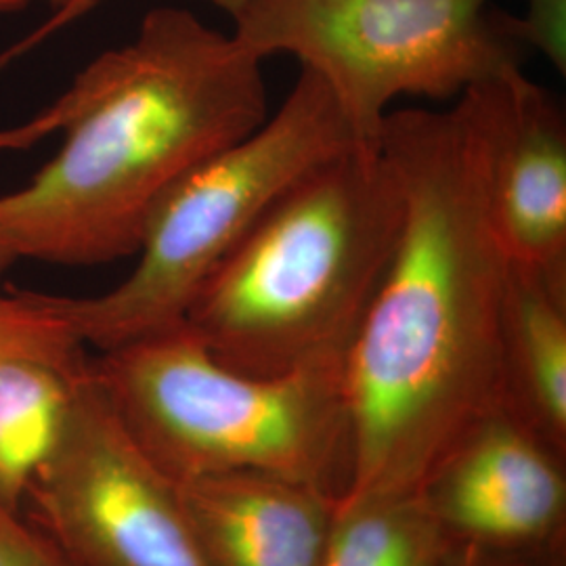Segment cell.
<instances>
[{"label":"cell","instance_id":"cell-8","mask_svg":"<svg viewBox=\"0 0 566 566\" xmlns=\"http://www.w3.org/2000/svg\"><path fill=\"white\" fill-rule=\"evenodd\" d=\"M420 495L455 546L544 556L566 549V453L497 407Z\"/></svg>","mask_w":566,"mask_h":566},{"label":"cell","instance_id":"cell-11","mask_svg":"<svg viewBox=\"0 0 566 566\" xmlns=\"http://www.w3.org/2000/svg\"><path fill=\"white\" fill-rule=\"evenodd\" d=\"M504 407L566 453V292L507 264L502 313Z\"/></svg>","mask_w":566,"mask_h":566},{"label":"cell","instance_id":"cell-19","mask_svg":"<svg viewBox=\"0 0 566 566\" xmlns=\"http://www.w3.org/2000/svg\"><path fill=\"white\" fill-rule=\"evenodd\" d=\"M53 7V21L49 23L51 28L65 25L70 21L78 20L86 11H91L97 0H46Z\"/></svg>","mask_w":566,"mask_h":566},{"label":"cell","instance_id":"cell-10","mask_svg":"<svg viewBox=\"0 0 566 566\" xmlns=\"http://www.w3.org/2000/svg\"><path fill=\"white\" fill-rule=\"evenodd\" d=\"M208 566H319L338 500L269 472L179 483Z\"/></svg>","mask_w":566,"mask_h":566},{"label":"cell","instance_id":"cell-17","mask_svg":"<svg viewBox=\"0 0 566 566\" xmlns=\"http://www.w3.org/2000/svg\"><path fill=\"white\" fill-rule=\"evenodd\" d=\"M446 566H566V549L544 556L510 554L485 547L455 546Z\"/></svg>","mask_w":566,"mask_h":566},{"label":"cell","instance_id":"cell-16","mask_svg":"<svg viewBox=\"0 0 566 566\" xmlns=\"http://www.w3.org/2000/svg\"><path fill=\"white\" fill-rule=\"evenodd\" d=\"M0 566H72L53 539L21 510L0 500Z\"/></svg>","mask_w":566,"mask_h":566},{"label":"cell","instance_id":"cell-1","mask_svg":"<svg viewBox=\"0 0 566 566\" xmlns=\"http://www.w3.org/2000/svg\"><path fill=\"white\" fill-rule=\"evenodd\" d=\"M486 118L489 82L446 112L401 109L382 124L403 227L344 355L350 479L338 504L420 493L504 405L507 261L486 206Z\"/></svg>","mask_w":566,"mask_h":566},{"label":"cell","instance_id":"cell-15","mask_svg":"<svg viewBox=\"0 0 566 566\" xmlns=\"http://www.w3.org/2000/svg\"><path fill=\"white\" fill-rule=\"evenodd\" d=\"M526 4L523 18L502 11L507 34L521 46L542 51L552 65L565 74L566 0H528Z\"/></svg>","mask_w":566,"mask_h":566},{"label":"cell","instance_id":"cell-12","mask_svg":"<svg viewBox=\"0 0 566 566\" xmlns=\"http://www.w3.org/2000/svg\"><path fill=\"white\" fill-rule=\"evenodd\" d=\"M88 350L74 361H0V500L21 510L25 493L61 441Z\"/></svg>","mask_w":566,"mask_h":566},{"label":"cell","instance_id":"cell-3","mask_svg":"<svg viewBox=\"0 0 566 566\" xmlns=\"http://www.w3.org/2000/svg\"><path fill=\"white\" fill-rule=\"evenodd\" d=\"M382 149L350 147L271 203L206 280L187 327L221 364L273 378L344 361L403 227Z\"/></svg>","mask_w":566,"mask_h":566},{"label":"cell","instance_id":"cell-22","mask_svg":"<svg viewBox=\"0 0 566 566\" xmlns=\"http://www.w3.org/2000/svg\"><path fill=\"white\" fill-rule=\"evenodd\" d=\"M13 263H15V261H13V259H11L7 252H2V250H0V283H2L4 273L9 271V266H11Z\"/></svg>","mask_w":566,"mask_h":566},{"label":"cell","instance_id":"cell-9","mask_svg":"<svg viewBox=\"0 0 566 566\" xmlns=\"http://www.w3.org/2000/svg\"><path fill=\"white\" fill-rule=\"evenodd\" d=\"M485 189L507 264L566 292V120L523 67L489 82Z\"/></svg>","mask_w":566,"mask_h":566},{"label":"cell","instance_id":"cell-14","mask_svg":"<svg viewBox=\"0 0 566 566\" xmlns=\"http://www.w3.org/2000/svg\"><path fill=\"white\" fill-rule=\"evenodd\" d=\"M86 346L49 301V294L0 290V361L42 357L74 361Z\"/></svg>","mask_w":566,"mask_h":566},{"label":"cell","instance_id":"cell-13","mask_svg":"<svg viewBox=\"0 0 566 566\" xmlns=\"http://www.w3.org/2000/svg\"><path fill=\"white\" fill-rule=\"evenodd\" d=\"M455 544L420 493L338 504L319 566H446Z\"/></svg>","mask_w":566,"mask_h":566},{"label":"cell","instance_id":"cell-2","mask_svg":"<svg viewBox=\"0 0 566 566\" xmlns=\"http://www.w3.org/2000/svg\"><path fill=\"white\" fill-rule=\"evenodd\" d=\"M263 61L193 13L158 7L53 103L65 135L32 181L0 196L13 261L91 266L137 254L166 191L266 120Z\"/></svg>","mask_w":566,"mask_h":566},{"label":"cell","instance_id":"cell-6","mask_svg":"<svg viewBox=\"0 0 566 566\" xmlns=\"http://www.w3.org/2000/svg\"><path fill=\"white\" fill-rule=\"evenodd\" d=\"M491 0H245L233 39L264 61L290 53L325 82L357 147L378 149L386 107L460 99L523 63Z\"/></svg>","mask_w":566,"mask_h":566},{"label":"cell","instance_id":"cell-4","mask_svg":"<svg viewBox=\"0 0 566 566\" xmlns=\"http://www.w3.org/2000/svg\"><path fill=\"white\" fill-rule=\"evenodd\" d=\"M343 364L248 376L221 364L185 322L91 355L122 424L172 481L269 472L338 502L350 479Z\"/></svg>","mask_w":566,"mask_h":566},{"label":"cell","instance_id":"cell-21","mask_svg":"<svg viewBox=\"0 0 566 566\" xmlns=\"http://www.w3.org/2000/svg\"><path fill=\"white\" fill-rule=\"evenodd\" d=\"M30 0H0V13H7V11H18L23 9Z\"/></svg>","mask_w":566,"mask_h":566},{"label":"cell","instance_id":"cell-18","mask_svg":"<svg viewBox=\"0 0 566 566\" xmlns=\"http://www.w3.org/2000/svg\"><path fill=\"white\" fill-rule=\"evenodd\" d=\"M23 49H25V44L15 46L11 53L2 55L0 57V65L4 63V60H9L11 55L20 53ZM57 126H60V120H57L55 109L46 107L34 120L25 122V124H20V126H13V128H2L0 130V154L30 149L36 143L42 142L44 137H49L51 133H57Z\"/></svg>","mask_w":566,"mask_h":566},{"label":"cell","instance_id":"cell-20","mask_svg":"<svg viewBox=\"0 0 566 566\" xmlns=\"http://www.w3.org/2000/svg\"><path fill=\"white\" fill-rule=\"evenodd\" d=\"M210 2L233 18V15H235V13L242 9L243 2H245V0H210Z\"/></svg>","mask_w":566,"mask_h":566},{"label":"cell","instance_id":"cell-5","mask_svg":"<svg viewBox=\"0 0 566 566\" xmlns=\"http://www.w3.org/2000/svg\"><path fill=\"white\" fill-rule=\"evenodd\" d=\"M355 147L340 105L304 70L273 118L191 168L151 210L135 271L114 290L49 301L99 353L182 324L206 280L304 172Z\"/></svg>","mask_w":566,"mask_h":566},{"label":"cell","instance_id":"cell-7","mask_svg":"<svg viewBox=\"0 0 566 566\" xmlns=\"http://www.w3.org/2000/svg\"><path fill=\"white\" fill-rule=\"evenodd\" d=\"M23 502L72 566H208L179 483L122 424L91 355L61 441Z\"/></svg>","mask_w":566,"mask_h":566}]
</instances>
